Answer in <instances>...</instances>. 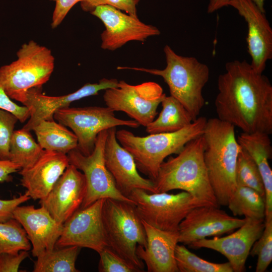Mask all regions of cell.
I'll return each instance as SVG.
<instances>
[{
	"mask_svg": "<svg viewBox=\"0 0 272 272\" xmlns=\"http://www.w3.org/2000/svg\"><path fill=\"white\" fill-rule=\"evenodd\" d=\"M218 79L215 105L218 118L242 132L272 133V85L246 60L225 65Z\"/></svg>",
	"mask_w": 272,
	"mask_h": 272,
	"instance_id": "cell-1",
	"label": "cell"
},
{
	"mask_svg": "<svg viewBox=\"0 0 272 272\" xmlns=\"http://www.w3.org/2000/svg\"><path fill=\"white\" fill-rule=\"evenodd\" d=\"M203 151L202 134L186 143L176 156L164 161L153 181L156 193L181 189L209 206L219 207L209 180Z\"/></svg>",
	"mask_w": 272,
	"mask_h": 272,
	"instance_id": "cell-2",
	"label": "cell"
},
{
	"mask_svg": "<svg viewBox=\"0 0 272 272\" xmlns=\"http://www.w3.org/2000/svg\"><path fill=\"white\" fill-rule=\"evenodd\" d=\"M202 137L203 158L219 206H227L237 184L235 170L240 146L235 127L218 118L207 119Z\"/></svg>",
	"mask_w": 272,
	"mask_h": 272,
	"instance_id": "cell-3",
	"label": "cell"
},
{
	"mask_svg": "<svg viewBox=\"0 0 272 272\" xmlns=\"http://www.w3.org/2000/svg\"><path fill=\"white\" fill-rule=\"evenodd\" d=\"M207 121L205 117L200 116L178 131L144 137L121 129L116 130V138L133 156L138 170L154 181L165 159L172 154H177L186 143L201 135Z\"/></svg>",
	"mask_w": 272,
	"mask_h": 272,
	"instance_id": "cell-4",
	"label": "cell"
},
{
	"mask_svg": "<svg viewBox=\"0 0 272 272\" xmlns=\"http://www.w3.org/2000/svg\"><path fill=\"white\" fill-rule=\"evenodd\" d=\"M164 52L166 66L164 69L118 66L117 69L141 71L162 77L167 84L170 96L178 100L195 120L205 105L202 90L209 81L208 66L194 57L176 53L169 45Z\"/></svg>",
	"mask_w": 272,
	"mask_h": 272,
	"instance_id": "cell-5",
	"label": "cell"
},
{
	"mask_svg": "<svg viewBox=\"0 0 272 272\" xmlns=\"http://www.w3.org/2000/svg\"><path fill=\"white\" fill-rule=\"evenodd\" d=\"M17 59L0 67V84L12 99L22 103L27 91L42 87L54 68V57L48 48L31 40L23 44Z\"/></svg>",
	"mask_w": 272,
	"mask_h": 272,
	"instance_id": "cell-6",
	"label": "cell"
},
{
	"mask_svg": "<svg viewBox=\"0 0 272 272\" xmlns=\"http://www.w3.org/2000/svg\"><path fill=\"white\" fill-rule=\"evenodd\" d=\"M102 220L108 247L141 271L143 261L136 254L138 245L147 246V237L142 219L134 204L104 199Z\"/></svg>",
	"mask_w": 272,
	"mask_h": 272,
	"instance_id": "cell-7",
	"label": "cell"
},
{
	"mask_svg": "<svg viewBox=\"0 0 272 272\" xmlns=\"http://www.w3.org/2000/svg\"><path fill=\"white\" fill-rule=\"evenodd\" d=\"M128 197L134 202L143 221L165 231H178L180 223L192 209L209 206L185 191L169 194L137 188Z\"/></svg>",
	"mask_w": 272,
	"mask_h": 272,
	"instance_id": "cell-8",
	"label": "cell"
},
{
	"mask_svg": "<svg viewBox=\"0 0 272 272\" xmlns=\"http://www.w3.org/2000/svg\"><path fill=\"white\" fill-rule=\"evenodd\" d=\"M53 118L72 130L78 139L77 149L85 156L92 153L101 131L118 126L133 128L140 126L134 120L116 117L114 111L107 106L67 107L56 111Z\"/></svg>",
	"mask_w": 272,
	"mask_h": 272,
	"instance_id": "cell-9",
	"label": "cell"
},
{
	"mask_svg": "<svg viewBox=\"0 0 272 272\" xmlns=\"http://www.w3.org/2000/svg\"><path fill=\"white\" fill-rule=\"evenodd\" d=\"M107 134V130H104L98 134L94 150L88 156L84 155L77 148L67 154L69 163L82 171L86 179V195L80 208L108 198L134 204L118 190L105 166L104 148Z\"/></svg>",
	"mask_w": 272,
	"mask_h": 272,
	"instance_id": "cell-10",
	"label": "cell"
},
{
	"mask_svg": "<svg viewBox=\"0 0 272 272\" xmlns=\"http://www.w3.org/2000/svg\"><path fill=\"white\" fill-rule=\"evenodd\" d=\"M166 96L162 87L153 82L130 85L118 81L116 87L106 89L103 99L107 107L122 111L140 125L147 126L157 114V108Z\"/></svg>",
	"mask_w": 272,
	"mask_h": 272,
	"instance_id": "cell-11",
	"label": "cell"
},
{
	"mask_svg": "<svg viewBox=\"0 0 272 272\" xmlns=\"http://www.w3.org/2000/svg\"><path fill=\"white\" fill-rule=\"evenodd\" d=\"M104 199L79 208L63 224L56 246H76L99 253L108 246L102 220Z\"/></svg>",
	"mask_w": 272,
	"mask_h": 272,
	"instance_id": "cell-12",
	"label": "cell"
},
{
	"mask_svg": "<svg viewBox=\"0 0 272 272\" xmlns=\"http://www.w3.org/2000/svg\"><path fill=\"white\" fill-rule=\"evenodd\" d=\"M90 13L100 19L105 29L101 34V47L113 51L130 41L144 42L148 37L159 35L155 26L146 24L135 17L108 5L97 6Z\"/></svg>",
	"mask_w": 272,
	"mask_h": 272,
	"instance_id": "cell-13",
	"label": "cell"
},
{
	"mask_svg": "<svg viewBox=\"0 0 272 272\" xmlns=\"http://www.w3.org/2000/svg\"><path fill=\"white\" fill-rule=\"evenodd\" d=\"M118 83L116 79L103 78L98 83H86L75 92L60 96L45 95L42 93V87L31 88L22 103L29 109L30 116L22 128L30 131L40 121L54 119L53 115L57 110L69 107L74 101L96 95L101 90L116 87Z\"/></svg>",
	"mask_w": 272,
	"mask_h": 272,
	"instance_id": "cell-14",
	"label": "cell"
},
{
	"mask_svg": "<svg viewBox=\"0 0 272 272\" xmlns=\"http://www.w3.org/2000/svg\"><path fill=\"white\" fill-rule=\"evenodd\" d=\"M264 228V219L245 218V222L234 233L223 237L203 238L191 243L196 248H206L220 252L230 263L233 271L242 272L254 242Z\"/></svg>",
	"mask_w": 272,
	"mask_h": 272,
	"instance_id": "cell-15",
	"label": "cell"
},
{
	"mask_svg": "<svg viewBox=\"0 0 272 272\" xmlns=\"http://www.w3.org/2000/svg\"><path fill=\"white\" fill-rule=\"evenodd\" d=\"M219 208L203 206L192 209L179 225L178 242L190 244L207 237L229 233L245 223V218L231 216Z\"/></svg>",
	"mask_w": 272,
	"mask_h": 272,
	"instance_id": "cell-16",
	"label": "cell"
},
{
	"mask_svg": "<svg viewBox=\"0 0 272 272\" xmlns=\"http://www.w3.org/2000/svg\"><path fill=\"white\" fill-rule=\"evenodd\" d=\"M116 131V127L107 129L104 161L116 187L127 197L132 190L137 188L156 193L153 181L140 175L133 156L118 142Z\"/></svg>",
	"mask_w": 272,
	"mask_h": 272,
	"instance_id": "cell-17",
	"label": "cell"
},
{
	"mask_svg": "<svg viewBox=\"0 0 272 272\" xmlns=\"http://www.w3.org/2000/svg\"><path fill=\"white\" fill-rule=\"evenodd\" d=\"M228 6L236 9L247 22L250 64L256 72L263 73L267 61L272 58V29L265 13L252 0H229Z\"/></svg>",
	"mask_w": 272,
	"mask_h": 272,
	"instance_id": "cell-18",
	"label": "cell"
},
{
	"mask_svg": "<svg viewBox=\"0 0 272 272\" xmlns=\"http://www.w3.org/2000/svg\"><path fill=\"white\" fill-rule=\"evenodd\" d=\"M86 192L84 174L70 164L48 195L39 200V203L57 222L63 224L80 208Z\"/></svg>",
	"mask_w": 272,
	"mask_h": 272,
	"instance_id": "cell-19",
	"label": "cell"
},
{
	"mask_svg": "<svg viewBox=\"0 0 272 272\" xmlns=\"http://www.w3.org/2000/svg\"><path fill=\"white\" fill-rule=\"evenodd\" d=\"M25 230L32 246V254L37 257L43 252L54 248L63 228L43 206L17 207L13 213Z\"/></svg>",
	"mask_w": 272,
	"mask_h": 272,
	"instance_id": "cell-20",
	"label": "cell"
},
{
	"mask_svg": "<svg viewBox=\"0 0 272 272\" xmlns=\"http://www.w3.org/2000/svg\"><path fill=\"white\" fill-rule=\"evenodd\" d=\"M69 164L67 155L45 150L34 164L20 170L21 184L31 198L43 199Z\"/></svg>",
	"mask_w": 272,
	"mask_h": 272,
	"instance_id": "cell-21",
	"label": "cell"
},
{
	"mask_svg": "<svg viewBox=\"0 0 272 272\" xmlns=\"http://www.w3.org/2000/svg\"><path fill=\"white\" fill-rule=\"evenodd\" d=\"M142 223L147 237L146 247L138 245V257L145 262L149 272H179L175 251L178 243V231L162 230Z\"/></svg>",
	"mask_w": 272,
	"mask_h": 272,
	"instance_id": "cell-22",
	"label": "cell"
},
{
	"mask_svg": "<svg viewBox=\"0 0 272 272\" xmlns=\"http://www.w3.org/2000/svg\"><path fill=\"white\" fill-rule=\"evenodd\" d=\"M269 135L260 132H242L237 139L255 162L261 176L265 190V218L272 217V171L268 163L272 147Z\"/></svg>",
	"mask_w": 272,
	"mask_h": 272,
	"instance_id": "cell-23",
	"label": "cell"
},
{
	"mask_svg": "<svg viewBox=\"0 0 272 272\" xmlns=\"http://www.w3.org/2000/svg\"><path fill=\"white\" fill-rule=\"evenodd\" d=\"M32 130L37 137L38 143L45 150L67 155L77 148L78 139L76 134L54 119L40 121Z\"/></svg>",
	"mask_w": 272,
	"mask_h": 272,
	"instance_id": "cell-24",
	"label": "cell"
},
{
	"mask_svg": "<svg viewBox=\"0 0 272 272\" xmlns=\"http://www.w3.org/2000/svg\"><path fill=\"white\" fill-rule=\"evenodd\" d=\"M161 104L158 117L146 126L149 134L176 131L193 121L184 106L173 97L165 96Z\"/></svg>",
	"mask_w": 272,
	"mask_h": 272,
	"instance_id": "cell-25",
	"label": "cell"
},
{
	"mask_svg": "<svg viewBox=\"0 0 272 272\" xmlns=\"http://www.w3.org/2000/svg\"><path fill=\"white\" fill-rule=\"evenodd\" d=\"M81 248L55 246L37 257L34 272H78L76 261Z\"/></svg>",
	"mask_w": 272,
	"mask_h": 272,
	"instance_id": "cell-26",
	"label": "cell"
},
{
	"mask_svg": "<svg viewBox=\"0 0 272 272\" xmlns=\"http://www.w3.org/2000/svg\"><path fill=\"white\" fill-rule=\"evenodd\" d=\"M227 206L235 216L258 220L265 218V198L251 188L237 186Z\"/></svg>",
	"mask_w": 272,
	"mask_h": 272,
	"instance_id": "cell-27",
	"label": "cell"
},
{
	"mask_svg": "<svg viewBox=\"0 0 272 272\" xmlns=\"http://www.w3.org/2000/svg\"><path fill=\"white\" fill-rule=\"evenodd\" d=\"M44 151L34 140L30 131L23 128L14 130L10 142L9 160L21 169L34 164Z\"/></svg>",
	"mask_w": 272,
	"mask_h": 272,
	"instance_id": "cell-28",
	"label": "cell"
},
{
	"mask_svg": "<svg viewBox=\"0 0 272 272\" xmlns=\"http://www.w3.org/2000/svg\"><path fill=\"white\" fill-rule=\"evenodd\" d=\"M175 257L178 271L233 272L229 262L217 263L206 260L190 251L183 245L177 244Z\"/></svg>",
	"mask_w": 272,
	"mask_h": 272,
	"instance_id": "cell-29",
	"label": "cell"
},
{
	"mask_svg": "<svg viewBox=\"0 0 272 272\" xmlns=\"http://www.w3.org/2000/svg\"><path fill=\"white\" fill-rule=\"evenodd\" d=\"M237 186L251 188L265 198L263 181L257 166L248 152L240 146L235 170Z\"/></svg>",
	"mask_w": 272,
	"mask_h": 272,
	"instance_id": "cell-30",
	"label": "cell"
},
{
	"mask_svg": "<svg viewBox=\"0 0 272 272\" xmlns=\"http://www.w3.org/2000/svg\"><path fill=\"white\" fill-rule=\"evenodd\" d=\"M31 243L27 234L15 219L0 222V254L18 253L22 250L29 251Z\"/></svg>",
	"mask_w": 272,
	"mask_h": 272,
	"instance_id": "cell-31",
	"label": "cell"
},
{
	"mask_svg": "<svg viewBox=\"0 0 272 272\" xmlns=\"http://www.w3.org/2000/svg\"><path fill=\"white\" fill-rule=\"evenodd\" d=\"M249 254L257 256L255 271H265L272 260V217L264 219L262 234L253 244Z\"/></svg>",
	"mask_w": 272,
	"mask_h": 272,
	"instance_id": "cell-32",
	"label": "cell"
},
{
	"mask_svg": "<svg viewBox=\"0 0 272 272\" xmlns=\"http://www.w3.org/2000/svg\"><path fill=\"white\" fill-rule=\"evenodd\" d=\"M98 270L100 272H140V269L114 252L108 246L99 253Z\"/></svg>",
	"mask_w": 272,
	"mask_h": 272,
	"instance_id": "cell-33",
	"label": "cell"
},
{
	"mask_svg": "<svg viewBox=\"0 0 272 272\" xmlns=\"http://www.w3.org/2000/svg\"><path fill=\"white\" fill-rule=\"evenodd\" d=\"M18 118L12 113L0 109V160H9L10 145Z\"/></svg>",
	"mask_w": 272,
	"mask_h": 272,
	"instance_id": "cell-34",
	"label": "cell"
},
{
	"mask_svg": "<svg viewBox=\"0 0 272 272\" xmlns=\"http://www.w3.org/2000/svg\"><path fill=\"white\" fill-rule=\"evenodd\" d=\"M140 0H85L80 2L82 10L91 12L100 5L113 7L126 14L138 17L137 7Z\"/></svg>",
	"mask_w": 272,
	"mask_h": 272,
	"instance_id": "cell-35",
	"label": "cell"
},
{
	"mask_svg": "<svg viewBox=\"0 0 272 272\" xmlns=\"http://www.w3.org/2000/svg\"><path fill=\"white\" fill-rule=\"evenodd\" d=\"M0 109L12 113L22 123L26 121L30 116L29 109L25 106H21L14 102L6 93L1 84Z\"/></svg>",
	"mask_w": 272,
	"mask_h": 272,
	"instance_id": "cell-36",
	"label": "cell"
},
{
	"mask_svg": "<svg viewBox=\"0 0 272 272\" xmlns=\"http://www.w3.org/2000/svg\"><path fill=\"white\" fill-rule=\"evenodd\" d=\"M29 256L28 251L22 250L18 253L0 254V272H17L22 262Z\"/></svg>",
	"mask_w": 272,
	"mask_h": 272,
	"instance_id": "cell-37",
	"label": "cell"
},
{
	"mask_svg": "<svg viewBox=\"0 0 272 272\" xmlns=\"http://www.w3.org/2000/svg\"><path fill=\"white\" fill-rule=\"evenodd\" d=\"M30 197L26 192L19 196L11 199H0V222H5L13 218L15 209L30 199Z\"/></svg>",
	"mask_w": 272,
	"mask_h": 272,
	"instance_id": "cell-38",
	"label": "cell"
},
{
	"mask_svg": "<svg viewBox=\"0 0 272 272\" xmlns=\"http://www.w3.org/2000/svg\"><path fill=\"white\" fill-rule=\"evenodd\" d=\"M55 2L51 27L55 28L62 22L69 12L77 3L85 0H51Z\"/></svg>",
	"mask_w": 272,
	"mask_h": 272,
	"instance_id": "cell-39",
	"label": "cell"
},
{
	"mask_svg": "<svg viewBox=\"0 0 272 272\" xmlns=\"http://www.w3.org/2000/svg\"><path fill=\"white\" fill-rule=\"evenodd\" d=\"M20 169L18 165L10 160H0V182L11 181V174Z\"/></svg>",
	"mask_w": 272,
	"mask_h": 272,
	"instance_id": "cell-40",
	"label": "cell"
},
{
	"mask_svg": "<svg viewBox=\"0 0 272 272\" xmlns=\"http://www.w3.org/2000/svg\"><path fill=\"white\" fill-rule=\"evenodd\" d=\"M229 0H210L208 7V13H212L221 8L228 6Z\"/></svg>",
	"mask_w": 272,
	"mask_h": 272,
	"instance_id": "cell-41",
	"label": "cell"
},
{
	"mask_svg": "<svg viewBox=\"0 0 272 272\" xmlns=\"http://www.w3.org/2000/svg\"><path fill=\"white\" fill-rule=\"evenodd\" d=\"M252 2L256 5L257 7L263 13H265L264 8V0H252Z\"/></svg>",
	"mask_w": 272,
	"mask_h": 272,
	"instance_id": "cell-42",
	"label": "cell"
}]
</instances>
